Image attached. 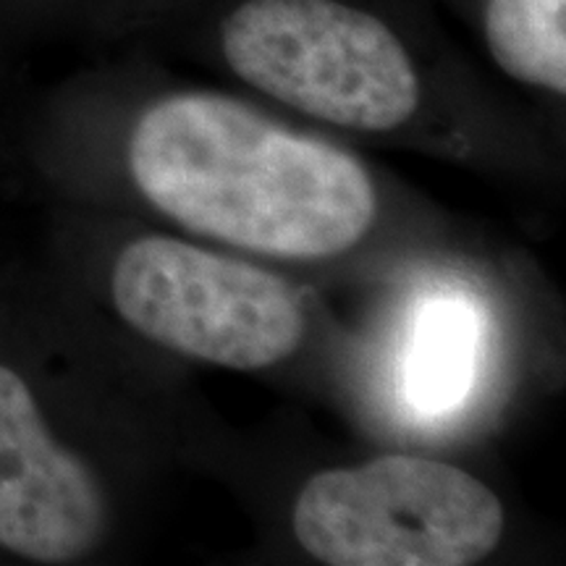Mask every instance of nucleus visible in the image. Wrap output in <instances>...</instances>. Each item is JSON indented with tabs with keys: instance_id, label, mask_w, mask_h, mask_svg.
Returning a JSON list of instances; mask_svg holds the SVG:
<instances>
[{
	"instance_id": "obj_1",
	"label": "nucleus",
	"mask_w": 566,
	"mask_h": 566,
	"mask_svg": "<svg viewBox=\"0 0 566 566\" xmlns=\"http://www.w3.org/2000/svg\"><path fill=\"white\" fill-rule=\"evenodd\" d=\"M126 160L160 216L265 258H342L378 212L370 174L352 153L212 92L153 103Z\"/></svg>"
},
{
	"instance_id": "obj_2",
	"label": "nucleus",
	"mask_w": 566,
	"mask_h": 566,
	"mask_svg": "<svg viewBox=\"0 0 566 566\" xmlns=\"http://www.w3.org/2000/svg\"><path fill=\"white\" fill-rule=\"evenodd\" d=\"M223 61L289 108L352 132H394L420 74L386 21L342 0H244L221 21Z\"/></svg>"
},
{
	"instance_id": "obj_3",
	"label": "nucleus",
	"mask_w": 566,
	"mask_h": 566,
	"mask_svg": "<svg viewBox=\"0 0 566 566\" xmlns=\"http://www.w3.org/2000/svg\"><path fill=\"white\" fill-rule=\"evenodd\" d=\"M504 525L483 480L409 454L317 472L292 512L300 546L328 566H472L499 548Z\"/></svg>"
},
{
	"instance_id": "obj_4",
	"label": "nucleus",
	"mask_w": 566,
	"mask_h": 566,
	"mask_svg": "<svg viewBox=\"0 0 566 566\" xmlns=\"http://www.w3.org/2000/svg\"><path fill=\"white\" fill-rule=\"evenodd\" d=\"M111 296L147 342L226 370L281 365L307 334V315L286 281L181 239L126 244L113 263Z\"/></svg>"
},
{
	"instance_id": "obj_5",
	"label": "nucleus",
	"mask_w": 566,
	"mask_h": 566,
	"mask_svg": "<svg viewBox=\"0 0 566 566\" xmlns=\"http://www.w3.org/2000/svg\"><path fill=\"white\" fill-rule=\"evenodd\" d=\"M105 527L95 472L51 436L27 380L0 365V548L34 564H74Z\"/></svg>"
},
{
	"instance_id": "obj_6",
	"label": "nucleus",
	"mask_w": 566,
	"mask_h": 566,
	"mask_svg": "<svg viewBox=\"0 0 566 566\" xmlns=\"http://www.w3.org/2000/svg\"><path fill=\"white\" fill-rule=\"evenodd\" d=\"M485 42L512 80L566 92V0H485Z\"/></svg>"
},
{
	"instance_id": "obj_7",
	"label": "nucleus",
	"mask_w": 566,
	"mask_h": 566,
	"mask_svg": "<svg viewBox=\"0 0 566 566\" xmlns=\"http://www.w3.org/2000/svg\"><path fill=\"white\" fill-rule=\"evenodd\" d=\"M478 323L470 304L441 300L424 307L409 357V396L422 412L457 407L472 380Z\"/></svg>"
}]
</instances>
